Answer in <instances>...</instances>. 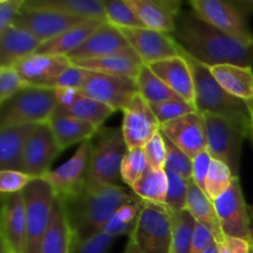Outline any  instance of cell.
<instances>
[{"mask_svg":"<svg viewBox=\"0 0 253 253\" xmlns=\"http://www.w3.org/2000/svg\"><path fill=\"white\" fill-rule=\"evenodd\" d=\"M250 253H253V242H252V246H251V251H250Z\"/></svg>","mask_w":253,"mask_h":253,"instance_id":"6f0895ef","label":"cell"},{"mask_svg":"<svg viewBox=\"0 0 253 253\" xmlns=\"http://www.w3.org/2000/svg\"><path fill=\"white\" fill-rule=\"evenodd\" d=\"M72 236L68 220L64 214L63 205L57 198L52 210L51 222L46 232L40 253H71Z\"/></svg>","mask_w":253,"mask_h":253,"instance_id":"1f68e13d","label":"cell"},{"mask_svg":"<svg viewBox=\"0 0 253 253\" xmlns=\"http://www.w3.org/2000/svg\"><path fill=\"white\" fill-rule=\"evenodd\" d=\"M115 111L109 106L84 95L77 90H57V115L71 116L78 120L86 121L100 128L106 119Z\"/></svg>","mask_w":253,"mask_h":253,"instance_id":"d6986e66","label":"cell"},{"mask_svg":"<svg viewBox=\"0 0 253 253\" xmlns=\"http://www.w3.org/2000/svg\"><path fill=\"white\" fill-rule=\"evenodd\" d=\"M119 30L146 66L182 56L183 53L174 37L169 34L155 31L147 27Z\"/></svg>","mask_w":253,"mask_h":253,"instance_id":"4fadbf2b","label":"cell"},{"mask_svg":"<svg viewBox=\"0 0 253 253\" xmlns=\"http://www.w3.org/2000/svg\"><path fill=\"white\" fill-rule=\"evenodd\" d=\"M195 14L227 36L246 44H253V32L247 25L249 15L239 1L192 0L188 2Z\"/></svg>","mask_w":253,"mask_h":253,"instance_id":"ba28073f","label":"cell"},{"mask_svg":"<svg viewBox=\"0 0 253 253\" xmlns=\"http://www.w3.org/2000/svg\"><path fill=\"white\" fill-rule=\"evenodd\" d=\"M142 208V200L140 198H133L132 200L124 204L118 211L114 214L110 221L104 227L103 232L111 235L114 237L130 235L133 232Z\"/></svg>","mask_w":253,"mask_h":253,"instance_id":"d590c367","label":"cell"},{"mask_svg":"<svg viewBox=\"0 0 253 253\" xmlns=\"http://www.w3.org/2000/svg\"><path fill=\"white\" fill-rule=\"evenodd\" d=\"M184 53L193 73L195 91V109L199 114L224 116L250 127V114L245 101L227 93L214 78L211 68Z\"/></svg>","mask_w":253,"mask_h":253,"instance_id":"3957f363","label":"cell"},{"mask_svg":"<svg viewBox=\"0 0 253 253\" xmlns=\"http://www.w3.org/2000/svg\"><path fill=\"white\" fill-rule=\"evenodd\" d=\"M24 7L52 10L79 19L108 22L104 0H26Z\"/></svg>","mask_w":253,"mask_h":253,"instance_id":"4316f807","label":"cell"},{"mask_svg":"<svg viewBox=\"0 0 253 253\" xmlns=\"http://www.w3.org/2000/svg\"><path fill=\"white\" fill-rule=\"evenodd\" d=\"M86 188L95 189L104 185H119L121 163L128 151L123 130L119 127H100L91 138Z\"/></svg>","mask_w":253,"mask_h":253,"instance_id":"277c9868","label":"cell"},{"mask_svg":"<svg viewBox=\"0 0 253 253\" xmlns=\"http://www.w3.org/2000/svg\"><path fill=\"white\" fill-rule=\"evenodd\" d=\"M91 72L85 71L72 64L66 72L57 77L53 82L47 85V88L56 89V90H77L81 91L84 84L88 81Z\"/></svg>","mask_w":253,"mask_h":253,"instance_id":"b9f144b4","label":"cell"},{"mask_svg":"<svg viewBox=\"0 0 253 253\" xmlns=\"http://www.w3.org/2000/svg\"><path fill=\"white\" fill-rule=\"evenodd\" d=\"M224 235L252 241L251 215L245 202L240 178H235L227 192L214 202Z\"/></svg>","mask_w":253,"mask_h":253,"instance_id":"8fae6325","label":"cell"},{"mask_svg":"<svg viewBox=\"0 0 253 253\" xmlns=\"http://www.w3.org/2000/svg\"><path fill=\"white\" fill-rule=\"evenodd\" d=\"M22 195L26 208V249L25 253H40L51 222L56 193L43 178H35Z\"/></svg>","mask_w":253,"mask_h":253,"instance_id":"52a82bcc","label":"cell"},{"mask_svg":"<svg viewBox=\"0 0 253 253\" xmlns=\"http://www.w3.org/2000/svg\"><path fill=\"white\" fill-rule=\"evenodd\" d=\"M247 110L250 114V127H251V140L253 141V99L252 100L247 101Z\"/></svg>","mask_w":253,"mask_h":253,"instance_id":"db71d44e","label":"cell"},{"mask_svg":"<svg viewBox=\"0 0 253 253\" xmlns=\"http://www.w3.org/2000/svg\"><path fill=\"white\" fill-rule=\"evenodd\" d=\"M27 86L14 67H0V104Z\"/></svg>","mask_w":253,"mask_h":253,"instance_id":"f6af8a7d","label":"cell"},{"mask_svg":"<svg viewBox=\"0 0 253 253\" xmlns=\"http://www.w3.org/2000/svg\"><path fill=\"white\" fill-rule=\"evenodd\" d=\"M101 24H103L101 21L90 20V21H85L78 25V26L72 27L68 31L43 42L39 47L36 53L67 57L72 51L78 48Z\"/></svg>","mask_w":253,"mask_h":253,"instance_id":"4dcf8cb0","label":"cell"},{"mask_svg":"<svg viewBox=\"0 0 253 253\" xmlns=\"http://www.w3.org/2000/svg\"><path fill=\"white\" fill-rule=\"evenodd\" d=\"M235 178L236 177L232 174L226 165L212 160L207 180H205V193L210 198V200L215 202L217 198L227 192Z\"/></svg>","mask_w":253,"mask_h":253,"instance_id":"74e56055","label":"cell"},{"mask_svg":"<svg viewBox=\"0 0 253 253\" xmlns=\"http://www.w3.org/2000/svg\"><path fill=\"white\" fill-rule=\"evenodd\" d=\"M1 253H25L26 249V208L21 193L1 197Z\"/></svg>","mask_w":253,"mask_h":253,"instance_id":"5bb4252c","label":"cell"},{"mask_svg":"<svg viewBox=\"0 0 253 253\" xmlns=\"http://www.w3.org/2000/svg\"><path fill=\"white\" fill-rule=\"evenodd\" d=\"M147 158L148 166L153 169H165L166 165V156H167V150H166V138L163 133L158 132L146 143L143 147Z\"/></svg>","mask_w":253,"mask_h":253,"instance_id":"bcb514c9","label":"cell"},{"mask_svg":"<svg viewBox=\"0 0 253 253\" xmlns=\"http://www.w3.org/2000/svg\"><path fill=\"white\" fill-rule=\"evenodd\" d=\"M212 157L208 151L193 158V182L205 192V180L211 166Z\"/></svg>","mask_w":253,"mask_h":253,"instance_id":"681fc988","label":"cell"},{"mask_svg":"<svg viewBox=\"0 0 253 253\" xmlns=\"http://www.w3.org/2000/svg\"><path fill=\"white\" fill-rule=\"evenodd\" d=\"M131 189L142 202L165 207L168 190L167 173L165 169H153L148 167Z\"/></svg>","mask_w":253,"mask_h":253,"instance_id":"d6a6232c","label":"cell"},{"mask_svg":"<svg viewBox=\"0 0 253 253\" xmlns=\"http://www.w3.org/2000/svg\"><path fill=\"white\" fill-rule=\"evenodd\" d=\"M145 27L172 35L180 15L178 0H126Z\"/></svg>","mask_w":253,"mask_h":253,"instance_id":"7402d4cb","label":"cell"},{"mask_svg":"<svg viewBox=\"0 0 253 253\" xmlns=\"http://www.w3.org/2000/svg\"><path fill=\"white\" fill-rule=\"evenodd\" d=\"M81 93L114 111H124L138 94V86L137 82L132 78L91 72Z\"/></svg>","mask_w":253,"mask_h":253,"instance_id":"7c38bea8","label":"cell"},{"mask_svg":"<svg viewBox=\"0 0 253 253\" xmlns=\"http://www.w3.org/2000/svg\"><path fill=\"white\" fill-rule=\"evenodd\" d=\"M216 245L219 253H250L252 241L224 235V237L217 241Z\"/></svg>","mask_w":253,"mask_h":253,"instance_id":"816d5d0a","label":"cell"},{"mask_svg":"<svg viewBox=\"0 0 253 253\" xmlns=\"http://www.w3.org/2000/svg\"><path fill=\"white\" fill-rule=\"evenodd\" d=\"M124 253H143V252H142V250L140 249V246L136 244L135 240H133L132 237H130V239H128L127 245H126Z\"/></svg>","mask_w":253,"mask_h":253,"instance_id":"f5cc1de1","label":"cell"},{"mask_svg":"<svg viewBox=\"0 0 253 253\" xmlns=\"http://www.w3.org/2000/svg\"><path fill=\"white\" fill-rule=\"evenodd\" d=\"M168 190L166 198V209L169 212H178L182 210H187L188 202V184L189 179H185L177 173L168 172Z\"/></svg>","mask_w":253,"mask_h":253,"instance_id":"ab89813d","label":"cell"},{"mask_svg":"<svg viewBox=\"0 0 253 253\" xmlns=\"http://www.w3.org/2000/svg\"><path fill=\"white\" fill-rule=\"evenodd\" d=\"M136 82H137L138 93L150 105H157L166 101L182 99L146 64L141 69Z\"/></svg>","mask_w":253,"mask_h":253,"instance_id":"836d02e7","label":"cell"},{"mask_svg":"<svg viewBox=\"0 0 253 253\" xmlns=\"http://www.w3.org/2000/svg\"><path fill=\"white\" fill-rule=\"evenodd\" d=\"M54 133L48 123L37 124L27 141L24 157V173L42 178L61 153Z\"/></svg>","mask_w":253,"mask_h":253,"instance_id":"e0dca14e","label":"cell"},{"mask_svg":"<svg viewBox=\"0 0 253 253\" xmlns=\"http://www.w3.org/2000/svg\"><path fill=\"white\" fill-rule=\"evenodd\" d=\"M150 167L143 148L128 150L121 163V180L132 188Z\"/></svg>","mask_w":253,"mask_h":253,"instance_id":"f35d334b","label":"cell"},{"mask_svg":"<svg viewBox=\"0 0 253 253\" xmlns=\"http://www.w3.org/2000/svg\"><path fill=\"white\" fill-rule=\"evenodd\" d=\"M72 64L85 71L94 73L108 74V76L126 77V78L137 79L141 69L145 66L140 57L132 48L115 52L108 56L95 59H84V61H71Z\"/></svg>","mask_w":253,"mask_h":253,"instance_id":"603a6c76","label":"cell"},{"mask_svg":"<svg viewBox=\"0 0 253 253\" xmlns=\"http://www.w3.org/2000/svg\"><path fill=\"white\" fill-rule=\"evenodd\" d=\"M32 124L0 127V168L1 170L24 172L27 141L34 131Z\"/></svg>","mask_w":253,"mask_h":253,"instance_id":"d4e9b609","label":"cell"},{"mask_svg":"<svg viewBox=\"0 0 253 253\" xmlns=\"http://www.w3.org/2000/svg\"><path fill=\"white\" fill-rule=\"evenodd\" d=\"M131 48L128 42L118 27L103 22L78 48L68 54L69 61L95 59L115 52Z\"/></svg>","mask_w":253,"mask_h":253,"instance_id":"44dd1931","label":"cell"},{"mask_svg":"<svg viewBox=\"0 0 253 253\" xmlns=\"http://www.w3.org/2000/svg\"><path fill=\"white\" fill-rule=\"evenodd\" d=\"M71 66L72 62L66 56L35 53L17 62L14 68L19 72L27 85L47 88L51 82H53Z\"/></svg>","mask_w":253,"mask_h":253,"instance_id":"ffe728a7","label":"cell"},{"mask_svg":"<svg viewBox=\"0 0 253 253\" xmlns=\"http://www.w3.org/2000/svg\"><path fill=\"white\" fill-rule=\"evenodd\" d=\"M203 253H219V250H217V245L214 244L212 246H210L207 251H204Z\"/></svg>","mask_w":253,"mask_h":253,"instance_id":"11a10c76","label":"cell"},{"mask_svg":"<svg viewBox=\"0 0 253 253\" xmlns=\"http://www.w3.org/2000/svg\"><path fill=\"white\" fill-rule=\"evenodd\" d=\"M207 133L208 152L214 161L226 165L236 178H240V163L244 141L251 138V130L224 116L203 115Z\"/></svg>","mask_w":253,"mask_h":253,"instance_id":"8992f818","label":"cell"},{"mask_svg":"<svg viewBox=\"0 0 253 253\" xmlns=\"http://www.w3.org/2000/svg\"><path fill=\"white\" fill-rule=\"evenodd\" d=\"M214 244H216L214 235L207 227L197 222L194 229V235H193L192 251H190V253H203Z\"/></svg>","mask_w":253,"mask_h":253,"instance_id":"f907efd6","label":"cell"},{"mask_svg":"<svg viewBox=\"0 0 253 253\" xmlns=\"http://www.w3.org/2000/svg\"><path fill=\"white\" fill-rule=\"evenodd\" d=\"M180 48L208 67H253V44H246L211 26L194 11H182L172 34Z\"/></svg>","mask_w":253,"mask_h":253,"instance_id":"6da1fadb","label":"cell"},{"mask_svg":"<svg viewBox=\"0 0 253 253\" xmlns=\"http://www.w3.org/2000/svg\"><path fill=\"white\" fill-rule=\"evenodd\" d=\"M91 140L79 143V147L68 161L43 175L58 199H67L83 192L86 187L89 163L91 155Z\"/></svg>","mask_w":253,"mask_h":253,"instance_id":"30bf717a","label":"cell"},{"mask_svg":"<svg viewBox=\"0 0 253 253\" xmlns=\"http://www.w3.org/2000/svg\"><path fill=\"white\" fill-rule=\"evenodd\" d=\"M35 178L19 170H1L0 172V192L1 194L21 193Z\"/></svg>","mask_w":253,"mask_h":253,"instance_id":"7dc6e473","label":"cell"},{"mask_svg":"<svg viewBox=\"0 0 253 253\" xmlns=\"http://www.w3.org/2000/svg\"><path fill=\"white\" fill-rule=\"evenodd\" d=\"M136 198L121 185H104L67 199H59L71 227L73 242L82 241L104 230L116 211Z\"/></svg>","mask_w":253,"mask_h":253,"instance_id":"7a4b0ae2","label":"cell"},{"mask_svg":"<svg viewBox=\"0 0 253 253\" xmlns=\"http://www.w3.org/2000/svg\"><path fill=\"white\" fill-rule=\"evenodd\" d=\"M183 51V49H182ZM151 69L183 100L195 106L193 73L184 53L166 61L150 64Z\"/></svg>","mask_w":253,"mask_h":253,"instance_id":"cb8c5ba5","label":"cell"},{"mask_svg":"<svg viewBox=\"0 0 253 253\" xmlns=\"http://www.w3.org/2000/svg\"><path fill=\"white\" fill-rule=\"evenodd\" d=\"M143 253H169L172 246L170 214L163 205L142 202L131 236Z\"/></svg>","mask_w":253,"mask_h":253,"instance_id":"9c48e42d","label":"cell"},{"mask_svg":"<svg viewBox=\"0 0 253 253\" xmlns=\"http://www.w3.org/2000/svg\"><path fill=\"white\" fill-rule=\"evenodd\" d=\"M106 20L118 29H141L145 27L126 0H104Z\"/></svg>","mask_w":253,"mask_h":253,"instance_id":"8d00e7d4","label":"cell"},{"mask_svg":"<svg viewBox=\"0 0 253 253\" xmlns=\"http://www.w3.org/2000/svg\"><path fill=\"white\" fill-rule=\"evenodd\" d=\"M211 73L217 83L229 94L247 101L253 99V69L252 67L222 64L211 67Z\"/></svg>","mask_w":253,"mask_h":253,"instance_id":"83f0119b","label":"cell"},{"mask_svg":"<svg viewBox=\"0 0 253 253\" xmlns=\"http://www.w3.org/2000/svg\"><path fill=\"white\" fill-rule=\"evenodd\" d=\"M151 108H152L153 113H155L156 118L158 119L161 125L197 111L193 104L188 103L183 99H175V100L166 101V103L157 104V105H151Z\"/></svg>","mask_w":253,"mask_h":253,"instance_id":"7bdbcfd3","label":"cell"},{"mask_svg":"<svg viewBox=\"0 0 253 253\" xmlns=\"http://www.w3.org/2000/svg\"><path fill=\"white\" fill-rule=\"evenodd\" d=\"M116 237L99 232L82 241L72 242L71 253H109Z\"/></svg>","mask_w":253,"mask_h":253,"instance_id":"ee69618b","label":"cell"},{"mask_svg":"<svg viewBox=\"0 0 253 253\" xmlns=\"http://www.w3.org/2000/svg\"><path fill=\"white\" fill-rule=\"evenodd\" d=\"M56 106V89L27 85L0 104V127L48 123Z\"/></svg>","mask_w":253,"mask_h":253,"instance_id":"5b68a950","label":"cell"},{"mask_svg":"<svg viewBox=\"0 0 253 253\" xmlns=\"http://www.w3.org/2000/svg\"><path fill=\"white\" fill-rule=\"evenodd\" d=\"M85 21H90V20L69 16L62 12L52 11V10H36L24 7L15 20L14 25L29 31L43 43Z\"/></svg>","mask_w":253,"mask_h":253,"instance_id":"ac0fdd59","label":"cell"},{"mask_svg":"<svg viewBox=\"0 0 253 253\" xmlns=\"http://www.w3.org/2000/svg\"><path fill=\"white\" fill-rule=\"evenodd\" d=\"M161 132L192 160L208 151L204 119L198 111L162 124Z\"/></svg>","mask_w":253,"mask_h":253,"instance_id":"2e32d148","label":"cell"},{"mask_svg":"<svg viewBox=\"0 0 253 253\" xmlns=\"http://www.w3.org/2000/svg\"><path fill=\"white\" fill-rule=\"evenodd\" d=\"M123 130L128 150L143 148L146 143L161 131V123L156 118L150 104L140 93L123 111Z\"/></svg>","mask_w":253,"mask_h":253,"instance_id":"9a60e30c","label":"cell"},{"mask_svg":"<svg viewBox=\"0 0 253 253\" xmlns=\"http://www.w3.org/2000/svg\"><path fill=\"white\" fill-rule=\"evenodd\" d=\"M26 0H0V34L12 26Z\"/></svg>","mask_w":253,"mask_h":253,"instance_id":"c3c4849f","label":"cell"},{"mask_svg":"<svg viewBox=\"0 0 253 253\" xmlns=\"http://www.w3.org/2000/svg\"><path fill=\"white\" fill-rule=\"evenodd\" d=\"M166 138V137H165ZM166 165L165 170L177 173L185 179L193 178V160L188 157L183 151H180L177 146L173 145L168 138H166Z\"/></svg>","mask_w":253,"mask_h":253,"instance_id":"60d3db41","label":"cell"},{"mask_svg":"<svg viewBox=\"0 0 253 253\" xmlns=\"http://www.w3.org/2000/svg\"><path fill=\"white\" fill-rule=\"evenodd\" d=\"M48 124L53 131L61 151L71 147L74 143H82L86 140H91L99 130L86 121L78 120L71 116L57 115V114L51 116Z\"/></svg>","mask_w":253,"mask_h":253,"instance_id":"f546056e","label":"cell"},{"mask_svg":"<svg viewBox=\"0 0 253 253\" xmlns=\"http://www.w3.org/2000/svg\"><path fill=\"white\" fill-rule=\"evenodd\" d=\"M187 210L192 214V216L194 217L198 224L205 226L214 235L216 242L224 237V232L220 226L214 202L210 200L207 193L202 188L198 187L193 182V179H189V184H188Z\"/></svg>","mask_w":253,"mask_h":253,"instance_id":"f1b7e54d","label":"cell"},{"mask_svg":"<svg viewBox=\"0 0 253 253\" xmlns=\"http://www.w3.org/2000/svg\"><path fill=\"white\" fill-rule=\"evenodd\" d=\"M42 42L15 25L0 34V67H14L37 52Z\"/></svg>","mask_w":253,"mask_h":253,"instance_id":"484cf974","label":"cell"},{"mask_svg":"<svg viewBox=\"0 0 253 253\" xmlns=\"http://www.w3.org/2000/svg\"><path fill=\"white\" fill-rule=\"evenodd\" d=\"M251 234H252V242H253V205L251 207Z\"/></svg>","mask_w":253,"mask_h":253,"instance_id":"9f6ffc18","label":"cell"},{"mask_svg":"<svg viewBox=\"0 0 253 253\" xmlns=\"http://www.w3.org/2000/svg\"><path fill=\"white\" fill-rule=\"evenodd\" d=\"M169 214L172 221V246L169 253H190L197 221L188 210Z\"/></svg>","mask_w":253,"mask_h":253,"instance_id":"e575fe53","label":"cell"}]
</instances>
